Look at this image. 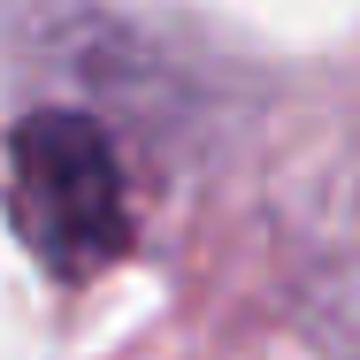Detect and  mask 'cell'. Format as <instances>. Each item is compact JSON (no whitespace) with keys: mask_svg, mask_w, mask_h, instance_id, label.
I'll return each mask as SVG.
<instances>
[{"mask_svg":"<svg viewBox=\"0 0 360 360\" xmlns=\"http://www.w3.org/2000/svg\"><path fill=\"white\" fill-rule=\"evenodd\" d=\"M15 222L54 276H92L123 253L131 238L123 169L92 115L54 108L15 131Z\"/></svg>","mask_w":360,"mask_h":360,"instance_id":"obj_1","label":"cell"}]
</instances>
